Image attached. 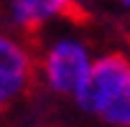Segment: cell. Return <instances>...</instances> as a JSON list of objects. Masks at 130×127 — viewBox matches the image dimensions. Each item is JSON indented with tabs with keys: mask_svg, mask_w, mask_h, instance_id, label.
Wrapping results in <instances>:
<instances>
[{
	"mask_svg": "<svg viewBox=\"0 0 130 127\" xmlns=\"http://www.w3.org/2000/svg\"><path fill=\"white\" fill-rule=\"evenodd\" d=\"M97 53L92 43L69 26H51L36 43V81L54 97L72 99L92 71Z\"/></svg>",
	"mask_w": 130,
	"mask_h": 127,
	"instance_id": "6da1fadb",
	"label": "cell"
},
{
	"mask_svg": "<svg viewBox=\"0 0 130 127\" xmlns=\"http://www.w3.org/2000/svg\"><path fill=\"white\" fill-rule=\"evenodd\" d=\"M72 104L105 127H130V56L100 53Z\"/></svg>",
	"mask_w": 130,
	"mask_h": 127,
	"instance_id": "7a4b0ae2",
	"label": "cell"
},
{
	"mask_svg": "<svg viewBox=\"0 0 130 127\" xmlns=\"http://www.w3.org/2000/svg\"><path fill=\"white\" fill-rule=\"evenodd\" d=\"M36 84V43L0 26V114L21 104Z\"/></svg>",
	"mask_w": 130,
	"mask_h": 127,
	"instance_id": "3957f363",
	"label": "cell"
},
{
	"mask_svg": "<svg viewBox=\"0 0 130 127\" xmlns=\"http://www.w3.org/2000/svg\"><path fill=\"white\" fill-rule=\"evenodd\" d=\"M79 0H0V26L23 36H38L67 20Z\"/></svg>",
	"mask_w": 130,
	"mask_h": 127,
	"instance_id": "277c9868",
	"label": "cell"
},
{
	"mask_svg": "<svg viewBox=\"0 0 130 127\" xmlns=\"http://www.w3.org/2000/svg\"><path fill=\"white\" fill-rule=\"evenodd\" d=\"M117 3H120V5H122V8H125V10L130 13V0H117Z\"/></svg>",
	"mask_w": 130,
	"mask_h": 127,
	"instance_id": "5b68a950",
	"label": "cell"
}]
</instances>
